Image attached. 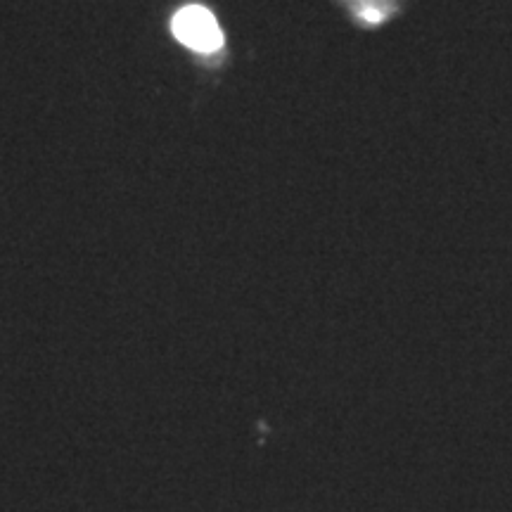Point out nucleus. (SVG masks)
I'll use <instances>...</instances> for the list:
<instances>
[{"mask_svg":"<svg viewBox=\"0 0 512 512\" xmlns=\"http://www.w3.org/2000/svg\"><path fill=\"white\" fill-rule=\"evenodd\" d=\"M171 29H174L178 41L202 55L219 53L223 48V31L219 22L202 5H188V8L178 10Z\"/></svg>","mask_w":512,"mask_h":512,"instance_id":"f257e3e1","label":"nucleus"},{"mask_svg":"<svg viewBox=\"0 0 512 512\" xmlns=\"http://www.w3.org/2000/svg\"><path fill=\"white\" fill-rule=\"evenodd\" d=\"M356 19L366 24H380L396 10V0H347Z\"/></svg>","mask_w":512,"mask_h":512,"instance_id":"f03ea898","label":"nucleus"}]
</instances>
